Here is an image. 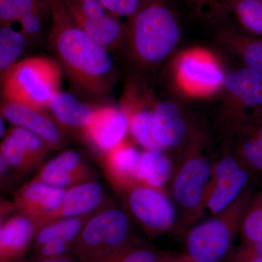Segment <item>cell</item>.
Wrapping results in <instances>:
<instances>
[{
	"mask_svg": "<svg viewBox=\"0 0 262 262\" xmlns=\"http://www.w3.org/2000/svg\"><path fill=\"white\" fill-rule=\"evenodd\" d=\"M50 7L53 20L50 41L67 75L86 92L107 93L115 77L107 50L75 24L63 0H51Z\"/></svg>",
	"mask_w": 262,
	"mask_h": 262,
	"instance_id": "cell-1",
	"label": "cell"
},
{
	"mask_svg": "<svg viewBox=\"0 0 262 262\" xmlns=\"http://www.w3.org/2000/svg\"><path fill=\"white\" fill-rule=\"evenodd\" d=\"M204 133L194 129L178 152L169 194L179 213V232L184 233L204 215L205 191L211 178L213 158Z\"/></svg>",
	"mask_w": 262,
	"mask_h": 262,
	"instance_id": "cell-2",
	"label": "cell"
},
{
	"mask_svg": "<svg viewBox=\"0 0 262 262\" xmlns=\"http://www.w3.org/2000/svg\"><path fill=\"white\" fill-rule=\"evenodd\" d=\"M127 19L125 38L131 56L141 65L160 64L177 47L180 27L166 0H142Z\"/></svg>",
	"mask_w": 262,
	"mask_h": 262,
	"instance_id": "cell-3",
	"label": "cell"
},
{
	"mask_svg": "<svg viewBox=\"0 0 262 262\" xmlns=\"http://www.w3.org/2000/svg\"><path fill=\"white\" fill-rule=\"evenodd\" d=\"M251 189L218 214L184 232V253L194 262H225L234 249L243 215L252 196Z\"/></svg>",
	"mask_w": 262,
	"mask_h": 262,
	"instance_id": "cell-4",
	"label": "cell"
},
{
	"mask_svg": "<svg viewBox=\"0 0 262 262\" xmlns=\"http://www.w3.org/2000/svg\"><path fill=\"white\" fill-rule=\"evenodd\" d=\"M61 70L53 60L34 57L18 62L3 74V95L6 101L33 107H48L59 90Z\"/></svg>",
	"mask_w": 262,
	"mask_h": 262,
	"instance_id": "cell-5",
	"label": "cell"
},
{
	"mask_svg": "<svg viewBox=\"0 0 262 262\" xmlns=\"http://www.w3.org/2000/svg\"><path fill=\"white\" fill-rule=\"evenodd\" d=\"M130 221L120 208L92 215L77 236L74 253L82 262H95L129 245Z\"/></svg>",
	"mask_w": 262,
	"mask_h": 262,
	"instance_id": "cell-6",
	"label": "cell"
},
{
	"mask_svg": "<svg viewBox=\"0 0 262 262\" xmlns=\"http://www.w3.org/2000/svg\"><path fill=\"white\" fill-rule=\"evenodd\" d=\"M258 176L231 146H225L213 158L211 178L205 191L204 206L212 215L218 214L249 190Z\"/></svg>",
	"mask_w": 262,
	"mask_h": 262,
	"instance_id": "cell-7",
	"label": "cell"
},
{
	"mask_svg": "<svg viewBox=\"0 0 262 262\" xmlns=\"http://www.w3.org/2000/svg\"><path fill=\"white\" fill-rule=\"evenodd\" d=\"M122 193L130 214L149 237L179 232L178 210L165 189L138 183Z\"/></svg>",
	"mask_w": 262,
	"mask_h": 262,
	"instance_id": "cell-8",
	"label": "cell"
},
{
	"mask_svg": "<svg viewBox=\"0 0 262 262\" xmlns=\"http://www.w3.org/2000/svg\"><path fill=\"white\" fill-rule=\"evenodd\" d=\"M177 82L189 94L204 96L223 86L225 75L218 62L206 52L184 53L176 64Z\"/></svg>",
	"mask_w": 262,
	"mask_h": 262,
	"instance_id": "cell-9",
	"label": "cell"
},
{
	"mask_svg": "<svg viewBox=\"0 0 262 262\" xmlns=\"http://www.w3.org/2000/svg\"><path fill=\"white\" fill-rule=\"evenodd\" d=\"M195 128L177 103L163 101L156 103L151 120V135L160 149L178 150L185 145Z\"/></svg>",
	"mask_w": 262,
	"mask_h": 262,
	"instance_id": "cell-10",
	"label": "cell"
},
{
	"mask_svg": "<svg viewBox=\"0 0 262 262\" xmlns=\"http://www.w3.org/2000/svg\"><path fill=\"white\" fill-rule=\"evenodd\" d=\"M231 100L229 118L233 122L248 117L245 111L253 113L262 108V74L248 67L239 69L225 75L223 86Z\"/></svg>",
	"mask_w": 262,
	"mask_h": 262,
	"instance_id": "cell-11",
	"label": "cell"
},
{
	"mask_svg": "<svg viewBox=\"0 0 262 262\" xmlns=\"http://www.w3.org/2000/svg\"><path fill=\"white\" fill-rule=\"evenodd\" d=\"M149 95L141 94L137 86H127L122 98L121 108L127 118L128 131L133 139L145 150L159 149L151 135V120L155 105Z\"/></svg>",
	"mask_w": 262,
	"mask_h": 262,
	"instance_id": "cell-12",
	"label": "cell"
},
{
	"mask_svg": "<svg viewBox=\"0 0 262 262\" xmlns=\"http://www.w3.org/2000/svg\"><path fill=\"white\" fill-rule=\"evenodd\" d=\"M1 116L15 127H23L37 134L51 146L58 145L63 139L58 122L42 108L5 101L1 106Z\"/></svg>",
	"mask_w": 262,
	"mask_h": 262,
	"instance_id": "cell-13",
	"label": "cell"
},
{
	"mask_svg": "<svg viewBox=\"0 0 262 262\" xmlns=\"http://www.w3.org/2000/svg\"><path fill=\"white\" fill-rule=\"evenodd\" d=\"M91 169L77 151L61 153L45 165L32 180L58 189H69L91 181Z\"/></svg>",
	"mask_w": 262,
	"mask_h": 262,
	"instance_id": "cell-14",
	"label": "cell"
},
{
	"mask_svg": "<svg viewBox=\"0 0 262 262\" xmlns=\"http://www.w3.org/2000/svg\"><path fill=\"white\" fill-rule=\"evenodd\" d=\"M83 130L87 139L105 154L125 139L128 122L121 107L106 106L96 110L92 121Z\"/></svg>",
	"mask_w": 262,
	"mask_h": 262,
	"instance_id": "cell-15",
	"label": "cell"
},
{
	"mask_svg": "<svg viewBox=\"0 0 262 262\" xmlns=\"http://www.w3.org/2000/svg\"><path fill=\"white\" fill-rule=\"evenodd\" d=\"M66 191L67 189H58L32 180L15 193L13 206L20 214L36 222L59 206Z\"/></svg>",
	"mask_w": 262,
	"mask_h": 262,
	"instance_id": "cell-16",
	"label": "cell"
},
{
	"mask_svg": "<svg viewBox=\"0 0 262 262\" xmlns=\"http://www.w3.org/2000/svg\"><path fill=\"white\" fill-rule=\"evenodd\" d=\"M103 199V187L98 182H90L69 188L59 206L35 222L37 230L52 221L91 213Z\"/></svg>",
	"mask_w": 262,
	"mask_h": 262,
	"instance_id": "cell-17",
	"label": "cell"
},
{
	"mask_svg": "<svg viewBox=\"0 0 262 262\" xmlns=\"http://www.w3.org/2000/svg\"><path fill=\"white\" fill-rule=\"evenodd\" d=\"M141 154L142 152L125 139L105 153V170L117 190L124 192L141 183L138 173Z\"/></svg>",
	"mask_w": 262,
	"mask_h": 262,
	"instance_id": "cell-18",
	"label": "cell"
},
{
	"mask_svg": "<svg viewBox=\"0 0 262 262\" xmlns=\"http://www.w3.org/2000/svg\"><path fill=\"white\" fill-rule=\"evenodd\" d=\"M37 231L35 222L20 213L5 222L0 229L1 262H13L24 254Z\"/></svg>",
	"mask_w": 262,
	"mask_h": 262,
	"instance_id": "cell-19",
	"label": "cell"
},
{
	"mask_svg": "<svg viewBox=\"0 0 262 262\" xmlns=\"http://www.w3.org/2000/svg\"><path fill=\"white\" fill-rule=\"evenodd\" d=\"M70 13L75 24L107 51L116 47L125 38L126 24L122 23L120 17L113 13L87 17L76 12L70 11Z\"/></svg>",
	"mask_w": 262,
	"mask_h": 262,
	"instance_id": "cell-20",
	"label": "cell"
},
{
	"mask_svg": "<svg viewBox=\"0 0 262 262\" xmlns=\"http://www.w3.org/2000/svg\"><path fill=\"white\" fill-rule=\"evenodd\" d=\"M48 108L58 123L83 130L92 121L97 110L81 102L74 95L59 91L53 95Z\"/></svg>",
	"mask_w": 262,
	"mask_h": 262,
	"instance_id": "cell-21",
	"label": "cell"
},
{
	"mask_svg": "<svg viewBox=\"0 0 262 262\" xmlns=\"http://www.w3.org/2000/svg\"><path fill=\"white\" fill-rule=\"evenodd\" d=\"M175 163L163 150H144L139 163V181L142 184L159 189L170 182Z\"/></svg>",
	"mask_w": 262,
	"mask_h": 262,
	"instance_id": "cell-22",
	"label": "cell"
},
{
	"mask_svg": "<svg viewBox=\"0 0 262 262\" xmlns=\"http://www.w3.org/2000/svg\"><path fill=\"white\" fill-rule=\"evenodd\" d=\"M92 215L90 216L89 213H88L48 222L38 229L34 235L36 246L39 248L52 241L72 245L77 239L86 222Z\"/></svg>",
	"mask_w": 262,
	"mask_h": 262,
	"instance_id": "cell-23",
	"label": "cell"
},
{
	"mask_svg": "<svg viewBox=\"0 0 262 262\" xmlns=\"http://www.w3.org/2000/svg\"><path fill=\"white\" fill-rule=\"evenodd\" d=\"M239 234L242 244H262V186L248 202Z\"/></svg>",
	"mask_w": 262,
	"mask_h": 262,
	"instance_id": "cell-24",
	"label": "cell"
},
{
	"mask_svg": "<svg viewBox=\"0 0 262 262\" xmlns=\"http://www.w3.org/2000/svg\"><path fill=\"white\" fill-rule=\"evenodd\" d=\"M0 151V157L20 173H27L38 166L24 141L11 130L3 139Z\"/></svg>",
	"mask_w": 262,
	"mask_h": 262,
	"instance_id": "cell-25",
	"label": "cell"
},
{
	"mask_svg": "<svg viewBox=\"0 0 262 262\" xmlns=\"http://www.w3.org/2000/svg\"><path fill=\"white\" fill-rule=\"evenodd\" d=\"M25 46L26 38L23 33L12 29L10 26L2 25L0 29V70L2 75L16 63Z\"/></svg>",
	"mask_w": 262,
	"mask_h": 262,
	"instance_id": "cell-26",
	"label": "cell"
},
{
	"mask_svg": "<svg viewBox=\"0 0 262 262\" xmlns=\"http://www.w3.org/2000/svg\"><path fill=\"white\" fill-rule=\"evenodd\" d=\"M227 39L232 40L229 46L234 48L245 67L251 69L262 74V38L256 39L248 36L226 34Z\"/></svg>",
	"mask_w": 262,
	"mask_h": 262,
	"instance_id": "cell-27",
	"label": "cell"
},
{
	"mask_svg": "<svg viewBox=\"0 0 262 262\" xmlns=\"http://www.w3.org/2000/svg\"><path fill=\"white\" fill-rule=\"evenodd\" d=\"M172 253L129 244L95 262H168Z\"/></svg>",
	"mask_w": 262,
	"mask_h": 262,
	"instance_id": "cell-28",
	"label": "cell"
},
{
	"mask_svg": "<svg viewBox=\"0 0 262 262\" xmlns=\"http://www.w3.org/2000/svg\"><path fill=\"white\" fill-rule=\"evenodd\" d=\"M232 8L242 27L262 38V0H234Z\"/></svg>",
	"mask_w": 262,
	"mask_h": 262,
	"instance_id": "cell-29",
	"label": "cell"
},
{
	"mask_svg": "<svg viewBox=\"0 0 262 262\" xmlns=\"http://www.w3.org/2000/svg\"><path fill=\"white\" fill-rule=\"evenodd\" d=\"M233 146L241 160L254 173L262 177V140L255 136L238 134Z\"/></svg>",
	"mask_w": 262,
	"mask_h": 262,
	"instance_id": "cell-30",
	"label": "cell"
},
{
	"mask_svg": "<svg viewBox=\"0 0 262 262\" xmlns=\"http://www.w3.org/2000/svg\"><path fill=\"white\" fill-rule=\"evenodd\" d=\"M225 262H262V244H242L234 248Z\"/></svg>",
	"mask_w": 262,
	"mask_h": 262,
	"instance_id": "cell-31",
	"label": "cell"
},
{
	"mask_svg": "<svg viewBox=\"0 0 262 262\" xmlns=\"http://www.w3.org/2000/svg\"><path fill=\"white\" fill-rule=\"evenodd\" d=\"M110 13L127 18L135 13L142 0H100Z\"/></svg>",
	"mask_w": 262,
	"mask_h": 262,
	"instance_id": "cell-32",
	"label": "cell"
},
{
	"mask_svg": "<svg viewBox=\"0 0 262 262\" xmlns=\"http://www.w3.org/2000/svg\"><path fill=\"white\" fill-rule=\"evenodd\" d=\"M0 20L2 25L6 26L19 21L20 16L13 0H0Z\"/></svg>",
	"mask_w": 262,
	"mask_h": 262,
	"instance_id": "cell-33",
	"label": "cell"
},
{
	"mask_svg": "<svg viewBox=\"0 0 262 262\" xmlns=\"http://www.w3.org/2000/svg\"><path fill=\"white\" fill-rule=\"evenodd\" d=\"M44 13H34L31 14L25 15L22 17L19 20L18 23L20 24L23 34H37L41 27H42V16Z\"/></svg>",
	"mask_w": 262,
	"mask_h": 262,
	"instance_id": "cell-34",
	"label": "cell"
},
{
	"mask_svg": "<svg viewBox=\"0 0 262 262\" xmlns=\"http://www.w3.org/2000/svg\"><path fill=\"white\" fill-rule=\"evenodd\" d=\"M70 246L71 245L65 243L52 241L43 245L39 249L42 258L58 257L61 256Z\"/></svg>",
	"mask_w": 262,
	"mask_h": 262,
	"instance_id": "cell-35",
	"label": "cell"
},
{
	"mask_svg": "<svg viewBox=\"0 0 262 262\" xmlns=\"http://www.w3.org/2000/svg\"><path fill=\"white\" fill-rule=\"evenodd\" d=\"M191 6L195 10L202 12L203 10L208 9L210 11L220 10L222 7L227 5L232 6L234 0H187Z\"/></svg>",
	"mask_w": 262,
	"mask_h": 262,
	"instance_id": "cell-36",
	"label": "cell"
},
{
	"mask_svg": "<svg viewBox=\"0 0 262 262\" xmlns=\"http://www.w3.org/2000/svg\"><path fill=\"white\" fill-rule=\"evenodd\" d=\"M168 262H194L190 258H188L185 254L178 255L176 256L173 255L168 260Z\"/></svg>",
	"mask_w": 262,
	"mask_h": 262,
	"instance_id": "cell-37",
	"label": "cell"
},
{
	"mask_svg": "<svg viewBox=\"0 0 262 262\" xmlns=\"http://www.w3.org/2000/svg\"><path fill=\"white\" fill-rule=\"evenodd\" d=\"M37 262H73L67 258L61 257V256H58V257L42 258Z\"/></svg>",
	"mask_w": 262,
	"mask_h": 262,
	"instance_id": "cell-38",
	"label": "cell"
},
{
	"mask_svg": "<svg viewBox=\"0 0 262 262\" xmlns=\"http://www.w3.org/2000/svg\"><path fill=\"white\" fill-rule=\"evenodd\" d=\"M0 134H1V137H3L5 134V124L3 116H1V133Z\"/></svg>",
	"mask_w": 262,
	"mask_h": 262,
	"instance_id": "cell-39",
	"label": "cell"
},
{
	"mask_svg": "<svg viewBox=\"0 0 262 262\" xmlns=\"http://www.w3.org/2000/svg\"><path fill=\"white\" fill-rule=\"evenodd\" d=\"M250 116L262 117V108L261 110H260L259 111L256 112V113L251 114V115H250Z\"/></svg>",
	"mask_w": 262,
	"mask_h": 262,
	"instance_id": "cell-40",
	"label": "cell"
},
{
	"mask_svg": "<svg viewBox=\"0 0 262 262\" xmlns=\"http://www.w3.org/2000/svg\"><path fill=\"white\" fill-rule=\"evenodd\" d=\"M48 3H49V4H50V2H51V0H48Z\"/></svg>",
	"mask_w": 262,
	"mask_h": 262,
	"instance_id": "cell-41",
	"label": "cell"
}]
</instances>
